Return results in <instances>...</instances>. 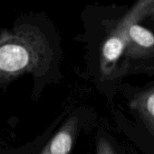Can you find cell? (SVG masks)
Returning a JSON list of instances; mask_svg holds the SVG:
<instances>
[{
  "mask_svg": "<svg viewBox=\"0 0 154 154\" xmlns=\"http://www.w3.org/2000/svg\"><path fill=\"white\" fill-rule=\"evenodd\" d=\"M53 57L45 34L36 26L22 24L0 31V81L44 72Z\"/></svg>",
  "mask_w": 154,
  "mask_h": 154,
  "instance_id": "1",
  "label": "cell"
},
{
  "mask_svg": "<svg viewBox=\"0 0 154 154\" xmlns=\"http://www.w3.org/2000/svg\"><path fill=\"white\" fill-rule=\"evenodd\" d=\"M152 3L153 0H141L135 3L103 42L100 55V69L103 76H108L114 70L126 49L131 26L148 16Z\"/></svg>",
  "mask_w": 154,
  "mask_h": 154,
  "instance_id": "2",
  "label": "cell"
},
{
  "mask_svg": "<svg viewBox=\"0 0 154 154\" xmlns=\"http://www.w3.org/2000/svg\"><path fill=\"white\" fill-rule=\"evenodd\" d=\"M154 53V33L136 23L129 30L128 43L124 51L129 58H143Z\"/></svg>",
  "mask_w": 154,
  "mask_h": 154,
  "instance_id": "3",
  "label": "cell"
},
{
  "mask_svg": "<svg viewBox=\"0 0 154 154\" xmlns=\"http://www.w3.org/2000/svg\"><path fill=\"white\" fill-rule=\"evenodd\" d=\"M78 123L77 116L69 117L40 154H70L76 136Z\"/></svg>",
  "mask_w": 154,
  "mask_h": 154,
  "instance_id": "4",
  "label": "cell"
},
{
  "mask_svg": "<svg viewBox=\"0 0 154 154\" xmlns=\"http://www.w3.org/2000/svg\"><path fill=\"white\" fill-rule=\"evenodd\" d=\"M131 107L135 110L154 136V88L135 97Z\"/></svg>",
  "mask_w": 154,
  "mask_h": 154,
  "instance_id": "5",
  "label": "cell"
},
{
  "mask_svg": "<svg viewBox=\"0 0 154 154\" xmlns=\"http://www.w3.org/2000/svg\"><path fill=\"white\" fill-rule=\"evenodd\" d=\"M96 154H116V152L111 143L105 138L101 137L97 143Z\"/></svg>",
  "mask_w": 154,
  "mask_h": 154,
  "instance_id": "6",
  "label": "cell"
},
{
  "mask_svg": "<svg viewBox=\"0 0 154 154\" xmlns=\"http://www.w3.org/2000/svg\"><path fill=\"white\" fill-rule=\"evenodd\" d=\"M148 15H153L154 16V0H153V3H152V4L151 5V6H150Z\"/></svg>",
  "mask_w": 154,
  "mask_h": 154,
  "instance_id": "7",
  "label": "cell"
}]
</instances>
